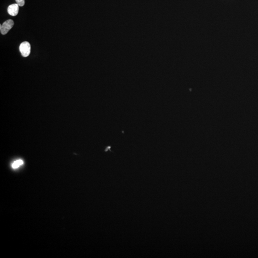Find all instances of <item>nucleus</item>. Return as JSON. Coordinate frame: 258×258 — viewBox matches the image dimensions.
I'll list each match as a JSON object with an SVG mask.
<instances>
[{
	"instance_id": "nucleus-5",
	"label": "nucleus",
	"mask_w": 258,
	"mask_h": 258,
	"mask_svg": "<svg viewBox=\"0 0 258 258\" xmlns=\"http://www.w3.org/2000/svg\"><path fill=\"white\" fill-rule=\"evenodd\" d=\"M15 1L16 3L20 6H23L25 4L24 0H15Z\"/></svg>"
},
{
	"instance_id": "nucleus-4",
	"label": "nucleus",
	"mask_w": 258,
	"mask_h": 258,
	"mask_svg": "<svg viewBox=\"0 0 258 258\" xmlns=\"http://www.w3.org/2000/svg\"><path fill=\"white\" fill-rule=\"evenodd\" d=\"M24 163V161H23L22 160H21V159L16 160V161H14V162L13 163V164H12V167L13 169L18 168L19 167H20L21 166H22Z\"/></svg>"
},
{
	"instance_id": "nucleus-1",
	"label": "nucleus",
	"mask_w": 258,
	"mask_h": 258,
	"mask_svg": "<svg viewBox=\"0 0 258 258\" xmlns=\"http://www.w3.org/2000/svg\"><path fill=\"white\" fill-rule=\"evenodd\" d=\"M19 49L22 55L24 57H27L29 56L31 52L30 44L28 42H24L20 45Z\"/></svg>"
},
{
	"instance_id": "nucleus-2",
	"label": "nucleus",
	"mask_w": 258,
	"mask_h": 258,
	"mask_svg": "<svg viewBox=\"0 0 258 258\" xmlns=\"http://www.w3.org/2000/svg\"><path fill=\"white\" fill-rule=\"evenodd\" d=\"M14 25V22L12 20H8L3 23L2 25H0V30L2 34H6L10 30Z\"/></svg>"
},
{
	"instance_id": "nucleus-3",
	"label": "nucleus",
	"mask_w": 258,
	"mask_h": 258,
	"mask_svg": "<svg viewBox=\"0 0 258 258\" xmlns=\"http://www.w3.org/2000/svg\"><path fill=\"white\" fill-rule=\"evenodd\" d=\"M7 12L10 15L13 16L17 15L19 12V5L17 3L9 5L7 9Z\"/></svg>"
}]
</instances>
